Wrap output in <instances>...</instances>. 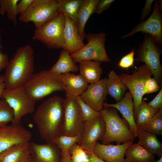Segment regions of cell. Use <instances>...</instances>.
<instances>
[{
    "label": "cell",
    "instance_id": "41",
    "mask_svg": "<svg viewBox=\"0 0 162 162\" xmlns=\"http://www.w3.org/2000/svg\"><path fill=\"white\" fill-rule=\"evenodd\" d=\"M154 0H147L142 9L140 16L141 22L148 16L152 10V5L154 2Z\"/></svg>",
    "mask_w": 162,
    "mask_h": 162
},
{
    "label": "cell",
    "instance_id": "32",
    "mask_svg": "<svg viewBox=\"0 0 162 162\" xmlns=\"http://www.w3.org/2000/svg\"><path fill=\"white\" fill-rule=\"evenodd\" d=\"M142 129L156 135L162 134V110H158Z\"/></svg>",
    "mask_w": 162,
    "mask_h": 162
},
{
    "label": "cell",
    "instance_id": "33",
    "mask_svg": "<svg viewBox=\"0 0 162 162\" xmlns=\"http://www.w3.org/2000/svg\"><path fill=\"white\" fill-rule=\"evenodd\" d=\"M75 98L80 107L83 120L85 122H93L101 116L100 112L95 110L86 104L82 100L80 96H77Z\"/></svg>",
    "mask_w": 162,
    "mask_h": 162
},
{
    "label": "cell",
    "instance_id": "28",
    "mask_svg": "<svg viewBox=\"0 0 162 162\" xmlns=\"http://www.w3.org/2000/svg\"><path fill=\"white\" fill-rule=\"evenodd\" d=\"M59 13L66 15L77 26V15L84 0H56Z\"/></svg>",
    "mask_w": 162,
    "mask_h": 162
},
{
    "label": "cell",
    "instance_id": "38",
    "mask_svg": "<svg viewBox=\"0 0 162 162\" xmlns=\"http://www.w3.org/2000/svg\"><path fill=\"white\" fill-rule=\"evenodd\" d=\"M148 106L158 110H162V88L158 93L151 101L148 104Z\"/></svg>",
    "mask_w": 162,
    "mask_h": 162
},
{
    "label": "cell",
    "instance_id": "25",
    "mask_svg": "<svg viewBox=\"0 0 162 162\" xmlns=\"http://www.w3.org/2000/svg\"><path fill=\"white\" fill-rule=\"evenodd\" d=\"M100 0H84L77 15V28L79 33L83 39L87 35L84 31L86 24L91 15L95 13L96 7Z\"/></svg>",
    "mask_w": 162,
    "mask_h": 162
},
{
    "label": "cell",
    "instance_id": "14",
    "mask_svg": "<svg viewBox=\"0 0 162 162\" xmlns=\"http://www.w3.org/2000/svg\"><path fill=\"white\" fill-rule=\"evenodd\" d=\"M105 130V122L101 115L93 122H85L77 144L85 151L92 152L98 140L104 135Z\"/></svg>",
    "mask_w": 162,
    "mask_h": 162
},
{
    "label": "cell",
    "instance_id": "36",
    "mask_svg": "<svg viewBox=\"0 0 162 162\" xmlns=\"http://www.w3.org/2000/svg\"><path fill=\"white\" fill-rule=\"evenodd\" d=\"M160 86L154 78L150 77L145 81L143 87L144 95L157 92L159 90Z\"/></svg>",
    "mask_w": 162,
    "mask_h": 162
},
{
    "label": "cell",
    "instance_id": "22",
    "mask_svg": "<svg viewBox=\"0 0 162 162\" xmlns=\"http://www.w3.org/2000/svg\"><path fill=\"white\" fill-rule=\"evenodd\" d=\"M79 70L80 74L88 83H96L100 80L103 70L101 62L93 60L79 61Z\"/></svg>",
    "mask_w": 162,
    "mask_h": 162
},
{
    "label": "cell",
    "instance_id": "46",
    "mask_svg": "<svg viewBox=\"0 0 162 162\" xmlns=\"http://www.w3.org/2000/svg\"><path fill=\"white\" fill-rule=\"evenodd\" d=\"M155 162H162V156L159 160L155 161Z\"/></svg>",
    "mask_w": 162,
    "mask_h": 162
},
{
    "label": "cell",
    "instance_id": "11",
    "mask_svg": "<svg viewBox=\"0 0 162 162\" xmlns=\"http://www.w3.org/2000/svg\"><path fill=\"white\" fill-rule=\"evenodd\" d=\"M64 121L62 135L68 136H80L85 122L75 97L64 99Z\"/></svg>",
    "mask_w": 162,
    "mask_h": 162
},
{
    "label": "cell",
    "instance_id": "34",
    "mask_svg": "<svg viewBox=\"0 0 162 162\" xmlns=\"http://www.w3.org/2000/svg\"><path fill=\"white\" fill-rule=\"evenodd\" d=\"M14 117L13 109L4 99H2L0 101V128L11 122Z\"/></svg>",
    "mask_w": 162,
    "mask_h": 162
},
{
    "label": "cell",
    "instance_id": "39",
    "mask_svg": "<svg viewBox=\"0 0 162 162\" xmlns=\"http://www.w3.org/2000/svg\"><path fill=\"white\" fill-rule=\"evenodd\" d=\"M34 0H20L16 5V13L17 15L23 14L32 3Z\"/></svg>",
    "mask_w": 162,
    "mask_h": 162
},
{
    "label": "cell",
    "instance_id": "12",
    "mask_svg": "<svg viewBox=\"0 0 162 162\" xmlns=\"http://www.w3.org/2000/svg\"><path fill=\"white\" fill-rule=\"evenodd\" d=\"M138 32L149 34L157 44L161 46L162 43V17L158 1L155 2L153 10L149 17L146 20L139 23L131 31L122 38L124 39Z\"/></svg>",
    "mask_w": 162,
    "mask_h": 162
},
{
    "label": "cell",
    "instance_id": "16",
    "mask_svg": "<svg viewBox=\"0 0 162 162\" xmlns=\"http://www.w3.org/2000/svg\"><path fill=\"white\" fill-rule=\"evenodd\" d=\"M106 79H100L96 83L88 85L80 96L84 102L97 111L100 112L104 108L103 104L107 94Z\"/></svg>",
    "mask_w": 162,
    "mask_h": 162
},
{
    "label": "cell",
    "instance_id": "1",
    "mask_svg": "<svg viewBox=\"0 0 162 162\" xmlns=\"http://www.w3.org/2000/svg\"><path fill=\"white\" fill-rule=\"evenodd\" d=\"M64 99L55 96L38 107L33 116L39 134L46 142L62 135L64 121Z\"/></svg>",
    "mask_w": 162,
    "mask_h": 162
},
{
    "label": "cell",
    "instance_id": "40",
    "mask_svg": "<svg viewBox=\"0 0 162 162\" xmlns=\"http://www.w3.org/2000/svg\"><path fill=\"white\" fill-rule=\"evenodd\" d=\"M114 0H100L95 9V13L100 14L110 7Z\"/></svg>",
    "mask_w": 162,
    "mask_h": 162
},
{
    "label": "cell",
    "instance_id": "10",
    "mask_svg": "<svg viewBox=\"0 0 162 162\" xmlns=\"http://www.w3.org/2000/svg\"><path fill=\"white\" fill-rule=\"evenodd\" d=\"M152 74L145 64L139 66L132 74L122 73L120 75L122 82L131 92L134 102V115L135 121L138 108L144 95L143 87L145 80Z\"/></svg>",
    "mask_w": 162,
    "mask_h": 162
},
{
    "label": "cell",
    "instance_id": "24",
    "mask_svg": "<svg viewBox=\"0 0 162 162\" xmlns=\"http://www.w3.org/2000/svg\"><path fill=\"white\" fill-rule=\"evenodd\" d=\"M106 80L107 94L113 98L116 102L123 98L127 88L122 82L120 75L113 70L110 71Z\"/></svg>",
    "mask_w": 162,
    "mask_h": 162
},
{
    "label": "cell",
    "instance_id": "7",
    "mask_svg": "<svg viewBox=\"0 0 162 162\" xmlns=\"http://www.w3.org/2000/svg\"><path fill=\"white\" fill-rule=\"evenodd\" d=\"M59 13L56 0H34L26 11L20 15L22 22H32L38 28Z\"/></svg>",
    "mask_w": 162,
    "mask_h": 162
},
{
    "label": "cell",
    "instance_id": "6",
    "mask_svg": "<svg viewBox=\"0 0 162 162\" xmlns=\"http://www.w3.org/2000/svg\"><path fill=\"white\" fill-rule=\"evenodd\" d=\"M65 23L64 14L59 13L40 27L36 28L33 39L40 41L49 48L64 49Z\"/></svg>",
    "mask_w": 162,
    "mask_h": 162
},
{
    "label": "cell",
    "instance_id": "29",
    "mask_svg": "<svg viewBox=\"0 0 162 162\" xmlns=\"http://www.w3.org/2000/svg\"><path fill=\"white\" fill-rule=\"evenodd\" d=\"M158 111L148 106L142 100L136 112L135 122L137 128L142 129Z\"/></svg>",
    "mask_w": 162,
    "mask_h": 162
},
{
    "label": "cell",
    "instance_id": "9",
    "mask_svg": "<svg viewBox=\"0 0 162 162\" xmlns=\"http://www.w3.org/2000/svg\"><path fill=\"white\" fill-rule=\"evenodd\" d=\"M1 98L4 99L13 110L14 117L12 124H20L23 116L34 111L35 101L28 97L23 86L11 90L5 89Z\"/></svg>",
    "mask_w": 162,
    "mask_h": 162
},
{
    "label": "cell",
    "instance_id": "26",
    "mask_svg": "<svg viewBox=\"0 0 162 162\" xmlns=\"http://www.w3.org/2000/svg\"><path fill=\"white\" fill-rule=\"evenodd\" d=\"M125 162H155L154 155L138 143L132 144L127 149Z\"/></svg>",
    "mask_w": 162,
    "mask_h": 162
},
{
    "label": "cell",
    "instance_id": "5",
    "mask_svg": "<svg viewBox=\"0 0 162 162\" xmlns=\"http://www.w3.org/2000/svg\"><path fill=\"white\" fill-rule=\"evenodd\" d=\"M160 46L153 38L145 34L142 43L136 51V62H143L151 71L154 78L160 87L162 86V66L160 63Z\"/></svg>",
    "mask_w": 162,
    "mask_h": 162
},
{
    "label": "cell",
    "instance_id": "23",
    "mask_svg": "<svg viewBox=\"0 0 162 162\" xmlns=\"http://www.w3.org/2000/svg\"><path fill=\"white\" fill-rule=\"evenodd\" d=\"M137 132L139 144L153 155L162 156V143L157 135L140 129L137 128Z\"/></svg>",
    "mask_w": 162,
    "mask_h": 162
},
{
    "label": "cell",
    "instance_id": "17",
    "mask_svg": "<svg viewBox=\"0 0 162 162\" xmlns=\"http://www.w3.org/2000/svg\"><path fill=\"white\" fill-rule=\"evenodd\" d=\"M133 143V141H130L114 145L101 144L98 141L92 152L96 157L106 162H125V152Z\"/></svg>",
    "mask_w": 162,
    "mask_h": 162
},
{
    "label": "cell",
    "instance_id": "27",
    "mask_svg": "<svg viewBox=\"0 0 162 162\" xmlns=\"http://www.w3.org/2000/svg\"><path fill=\"white\" fill-rule=\"evenodd\" d=\"M76 63L69 52L63 49L58 60L49 70L52 72L59 74L70 72H75L79 70V67Z\"/></svg>",
    "mask_w": 162,
    "mask_h": 162
},
{
    "label": "cell",
    "instance_id": "8",
    "mask_svg": "<svg viewBox=\"0 0 162 162\" xmlns=\"http://www.w3.org/2000/svg\"><path fill=\"white\" fill-rule=\"evenodd\" d=\"M106 34L104 32L88 34L86 38L88 43L76 53L70 55L76 62L81 60H93L109 62L105 47Z\"/></svg>",
    "mask_w": 162,
    "mask_h": 162
},
{
    "label": "cell",
    "instance_id": "19",
    "mask_svg": "<svg viewBox=\"0 0 162 162\" xmlns=\"http://www.w3.org/2000/svg\"><path fill=\"white\" fill-rule=\"evenodd\" d=\"M65 23L64 31V48L70 55L82 48L85 45L80 35L77 26L66 15L64 14Z\"/></svg>",
    "mask_w": 162,
    "mask_h": 162
},
{
    "label": "cell",
    "instance_id": "45",
    "mask_svg": "<svg viewBox=\"0 0 162 162\" xmlns=\"http://www.w3.org/2000/svg\"><path fill=\"white\" fill-rule=\"evenodd\" d=\"M62 155V158L61 162H70V157L69 154L67 155Z\"/></svg>",
    "mask_w": 162,
    "mask_h": 162
},
{
    "label": "cell",
    "instance_id": "30",
    "mask_svg": "<svg viewBox=\"0 0 162 162\" xmlns=\"http://www.w3.org/2000/svg\"><path fill=\"white\" fill-rule=\"evenodd\" d=\"M19 0H0V15L4 16L5 13L8 18L14 26L17 24L16 5Z\"/></svg>",
    "mask_w": 162,
    "mask_h": 162
},
{
    "label": "cell",
    "instance_id": "4",
    "mask_svg": "<svg viewBox=\"0 0 162 162\" xmlns=\"http://www.w3.org/2000/svg\"><path fill=\"white\" fill-rule=\"evenodd\" d=\"M100 112L105 125V134L100 140L103 144L107 145L116 142L117 144H120L133 141L135 139L128 123L119 116L116 109L105 107Z\"/></svg>",
    "mask_w": 162,
    "mask_h": 162
},
{
    "label": "cell",
    "instance_id": "15",
    "mask_svg": "<svg viewBox=\"0 0 162 162\" xmlns=\"http://www.w3.org/2000/svg\"><path fill=\"white\" fill-rule=\"evenodd\" d=\"M31 162H61V151L58 146L52 142L38 144L29 143Z\"/></svg>",
    "mask_w": 162,
    "mask_h": 162
},
{
    "label": "cell",
    "instance_id": "3",
    "mask_svg": "<svg viewBox=\"0 0 162 162\" xmlns=\"http://www.w3.org/2000/svg\"><path fill=\"white\" fill-rule=\"evenodd\" d=\"M28 97L36 102L56 91H65L62 74L44 70L33 74L23 86Z\"/></svg>",
    "mask_w": 162,
    "mask_h": 162
},
{
    "label": "cell",
    "instance_id": "21",
    "mask_svg": "<svg viewBox=\"0 0 162 162\" xmlns=\"http://www.w3.org/2000/svg\"><path fill=\"white\" fill-rule=\"evenodd\" d=\"M29 142L13 146L1 154V162H31Z\"/></svg>",
    "mask_w": 162,
    "mask_h": 162
},
{
    "label": "cell",
    "instance_id": "2",
    "mask_svg": "<svg viewBox=\"0 0 162 162\" xmlns=\"http://www.w3.org/2000/svg\"><path fill=\"white\" fill-rule=\"evenodd\" d=\"M32 46L20 47L9 61L4 76L5 88L11 90L23 86L34 74V57Z\"/></svg>",
    "mask_w": 162,
    "mask_h": 162
},
{
    "label": "cell",
    "instance_id": "13",
    "mask_svg": "<svg viewBox=\"0 0 162 162\" xmlns=\"http://www.w3.org/2000/svg\"><path fill=\"white\" fill-rule=\"evenodd\" d=\"M32 137L30 131L20 124L0 128V154L13 146L29 142Z\"/></svg>",
    "mask_w": 162,
    "mask_h": 162
},
{
    "label": "cell",
    "instance_id": "42",
    "mask_svg": "<svg viewBox=\"0 0 162 162\" xmlns=\"http://www.w3.org/2000/svg\"><path fill=\"white\" fill-rule=\"evenodd\" d=\"M9 61L8 57L5 53H3L1 50L0 51V73L3 69H5Z\"/></svg>",
    "mask_w": 162,
    "mask_h": 162
},
{
    "label": "cell",
    "instance_id": "20",
    "mask_svg": "<svg viewBox=\"0 0 162 162\" xmlns=\"http://www.w3.org/2000/svg\"><path fill=\"white\" fill-rule=\"evenodd\" d=\"M62 77L65 86L66 98H75L80 96L88 86L85 80L80 74L64 73L62 74Z\"/></svg>",
    "mask_w": 162,
    "mask_h": 162
},
{
    "label": "cell",
    "instance_id": "47",
    "mask_svg": "<svg viewBox=\"0 0 162 162\" xmlns=\"http://www.w3.org/2000/svg\"><path fill=\"white\" fill-rule=\"evenodd\" d=\"M0 162H1V154H0Z\"/></svg>",
    "mask_w": 162,
    "mask_h": 162
},
{
    "label": "cell",
    "instance_id": "18",
    "mask_svg": "<svg viewBox=\"0 0 162 162\" xmlns=\"http://www.w3.org/2000/svg\"><path fill=\"white\" fill-rule=\"evenodd\" d=\"M103 106L104 108L112 107L119 111L124 119L128 123L130 130L135 137L137 136V128L134 119V102L132 95L129 91L124 94L120 101L113 104L104 102Z\"/></svg>",
    "mask_w": 162,
    "mask_h": 162
},
{
    "label": "cell",
    "instance_id": "35",
    "mask_svg": "<svg viewBox=\"0 0 162 162\" xmlns=\"http://www.w3.org/2000/svg\"><path fill=\"white\" fill-rule=\"evenodd\" d=\"M70 162H89L88 156L86 152L82 149L76 143L70 148Z\"/></svg>",
    "mask_w": 162,
    "mask_h": 162
},
{
    "label": "cell",
    "instance_id": "43",
    "mask_svg": "<svg viewBox=\"0 0 162 162\" xmlns=\"http://www.w3.org/2000/svg\"><path fill=\"white\" fill-rule=\"evenodd\" d=\"M89 159V162H106L96 157L92 152L86 151Z\"/></svg>",
    "mask_w": 162,
    "mask_h": 162
},
{
    "label": "cell",
    "instance_id": "31",
    "mask_svg": "<svg viewBox=\"0 0 162 162\" xmlns=\"http://www.w3.org/2000/svg\"><path fill=\"white\" fill-rule=\"evenodd\" d=\"M80 136H68L61 135L54 139L51 142L55 143L61 149L62 154L67 155L70 147L75 143H78Z\"/></svg>",
    "mask_w": 162,
    "mask_h": 162
},
{
    "label": "cell",
    "instance_id": "37",
    "mask_svg": "<svg viewBox=\"0 0 162 162\" xmlns=\"http://www.w3.org/2000/svg\"><path fill=\"white\" fill-rule=\"evenodd\" d=\"M134 55V50H132L130 52L121 58L118 63V66L124 69H128L133 66L135 60Z\"/></svg>",
    "mask_w": 162,
    "mask_h": 162
},
{
    "label": "cell",
    "instance_id": "44",
    "mask_svg": "<svg viewBox=\"0 0 162 162\" xmlns=\"http://www.w3.org/2000/svg\"><path fill=\"white\" fill-rule=\"evenodd\" d=\"M5 89L4 76L3 75H0V101L1 100V99L2 94Z\"/></svg>",
    "mask_w": 162,
    "mask_h": 162
}]
</instances>
